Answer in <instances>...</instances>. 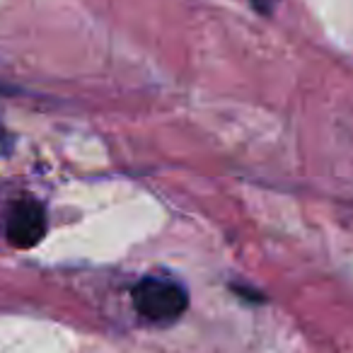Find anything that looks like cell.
<instances>
[{
    "label": "cell",
    "mask_w": 353,
    "mask_h": 353,
    "mask_svg": "<svg viewBox=\"0 0 353 353\" xmlns=\"http://www.w3.org/2000/svg\"><path fill=\"white\" fill-rule=\"evenodd\" d=\"M136 310L150 322H174L189 307V295L179 283L170 279H148L138 281L131 290Z\"/></svg>",
    "instance_id": "1"
},
{
    "label": "cell",
    "mask_w": 353,
    "mask_h": 353,
    "mask_svg": "<svg viewBox=\"0 0 353 353\" xmlns=\"http://www.w3.org/2000/svg\"><path fill=\"white\" fill-rule=\"evenodd\" d=\"M8 242L17 250H32L46 235V211L34 199H22L12 206L6 225Z\"/></svg>",
    "instance_id": "2"
},
{
    "label": "cell",
    "mask_w": 353,
    "mask_h": 353,
    "mask_svg": "<svg viewBox=\"0 0 353 353\" xmlns=\"http://www.w3.org/2000/svg\"><path fill=\"white\" fill-rule=\"evenodd\" d=\"M252 6H254L259 12H264V15L271 12V0H252Z\"/></svg>",
    "instance_id": "3"
}]
</instances>
